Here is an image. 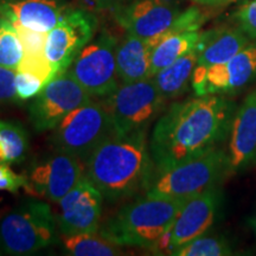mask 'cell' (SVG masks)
Here are the masks:
<instances>
[{
	"instance_id": "cell-29",
	"label": "cell",
	"mask_w": 256,
	"mask_h": 256,
	"mask_svg": "<svg viewBox=\"0 0 256 256\" xmlns=\"http://www.w3.org/2000/svg\"><path fill=\"white\" fill-rule=\"evenodd\" d=\"M238 28L250 40H256V0H247L236 12Z\"/></svg>"
},
{
	"instance_id": "cell-11",
	"label": "cell",
	"mask_w": 256,
	"mask_h": 256,
	"mask_svg": "<svg viewBox=\"0 0 256 256\" xmlns=\"http://www.w3.org/2000/svg\"><path fill=\"white\" fill-rule=\"evenodd\" d=\"M256 80V44L250 43L228 62L194 69L191 86L196 96L235 95Z\"/></svg>"
},
{
	"instance_id": "cell-20",
	"label": "cell",
	"mask_w": 256,
	"mask_h": 256,
	"mask_svg": "<svg viewBox=\"0 0 256 256\" xmlns=\"http://www.w3.org/2000/svg\"><path fill=\"white\" fill-rule=\"evenodd\" d=\"M197 62L198 50L194 48L153 76V81L166 101L177 98L188 90Z\"/></svg>"
},
{
	"instance_id": "cell-33",
	"label": "cell",
	"mask_w": 256,
	"mask_h": 256,
	"mask_svg": "<svg viewBox=\"0 0 256 256\" xmlns=\"http://www.w3.org/2000/svg\"><path fill=\"white\" fill-rule=\"evenodd\" d=\"M248 224H249V226H250V228H252V232H254V235L256 236V212H255L254 216L249 218Z\"/></svg>"
},
{
	"instance_id": "cell-21",
	"label": "cell",
	"mask_w": 256,
	"mask_h": 256,
	"mask_svg": "<svg viewBox=\"0 0 256 256\" xmlns=\"http://www.w3.org/2000/svg\"><path fill=\"white\" fill-rule=\"evenodd\" d=\"M200 37V31L168 34L153 44L151 51V78L160 70L170 66L194 49Z\"/></svg>"
},
{
	"instance_id": "cell-25",
	"label": "cell",
	"mask_w": 256,
	"mask_h": 256,
	"mask_svg": "<svg viewBox=\"0 0 256 256\" xmlns=\"http://www.w3.org/2000/svg\"><path fill=\"white\" fill-rule=\"evenodd\" d=\"M23 57V44L14 25L0 16V66L17 70Z\"/></svg>"
},
{
	"instance_id": "cell-13",
	"label": "cell",
	"mask_w": 256,
	"mask_h": 256,
	"mask_svg": "<svg viewBox=\"0 0 256 256\" xmlns=\"http://www.w3.org/2000/svg\"><path fill=\"white\" fill-rule=\"evenodd\" d=\"M223 206V191L218 185L188 197L166 238L164 252L171 255L176 249L209 232Z\"/></svg>"
},
{
	"instance_id": "cell-9",
	"label": "cell",
	"mask_w": 256,
	"mask_h": 256,
	"mask_svg": "<svg viewBox=\"0 0 256 256\" xmlns=\"http://www.w3.org/2000/svg\"><path fill=\"white\" fill-rule=\"evenodd\" d=\"M90 100L92 95L66 72L48 82L32 100L28 116L37 132L54 130L66 115Z\"/></svg>"
},
{
	"instance_id": "cell-7",
	"label": "cell",
	"mask_w": 256,
	"mask_h": 256,
	"mask_svg": "<svg viewBox=\"0 0 256 256\" xmlns=\"http://www.w3.org/2000/svg\"><path fill=\"white\" fill-rule=\"evenodd\" d=\"M104 101L110 110L115 136H126L148 128L166 104L153 78L120 83Z\"/></svg>"
},
{
	"instance_id": "cell-26",
	"label": "cell",
	"mask_w": 256,
	"mask_h": 256,
	"mask_svg": "<svg viewBox=\"0 0 256 256\" xmlns=\"http://www.w3.org/2000/svg\"><path fill=\"white\" fill-rule=\"evenodd\" d=\"M46 82L37 74L28 70L17 69L14 76V89L18 102L34 100L46 87Z\"/></svg>"
},
{
	"instance_id": "cell-2",
	"label": "cell",
	"mask_w": 256,
	"mask_h": 256,
	"mask_svg": "<svg viewBox=\"0 0 256 256\" xmlns=\"http://www.w3.org/2000/svg\"><path fill=\"white\" fill-rule=\"evenodd\" d=\"M84 174L108 200H122L146 190L154 171L147 128L113 136L84 162Z\"/></svg>"
},
{
	"instance_id": "cell-19",
	"label": "cell",
	"mask_w": 256,
	"mask_h": 256,
	"mask_svg": "<svg viewBox=\"0 0 256 256\" xmlns=\"http://www.w3.org/2000/svg\"><path fill=\"white\" fill-rule=\"evenodd\" d=\"M151 51L148 42L126 32L116 46V68L121 83L151 78Z\"/></svg>"
},
{
	"instance_id": "cell-5",
	"label": "cell",
	"mask_w": 256,
	"mask_h": 256,
	"mask_svg": "<svg viewBox=\"0 0 256 256\" xmlns=\"http://www.w3.org/2000/svg\"><path fill=\"white\" fill-rule=\"evenodd\" d=\"M232 172L229 154L214 148L162 171H153L145 194L156 197L188 198L206 188L220 185Z\"/></svg>"
},
{
	"instance_id": "cell-28",
	"label": "cell",
	"mask_w": 256,
	"mask_h": 256,
	"mask_svg": "<svg viewBox=\"0 0 256 256\" xmlns=\"http://www.w3.org/2000/svg\"><path fill=\"white\" fill-rule=\"evenodd\" d=\"M20 188L28 192L26 174H19L10 168L8 164H0V191L18 194Z\"/></svg>"
},
{
	"instance_id": "cell-14",
	"label": "cell",
	"mask_w": 256,
	"mask_h": 256,
	"mask_svg": "<svg viewBox=\"0 0 256 256\" xmlns=\"http://www.w3.org/2000/svg\"><path fill=\"white\" fill-rule=\"evenodd\" d=\"M116 23L153 46L174 25L180 10L171 0H134L113 8Z\"/></svg>"
},
{
	"instance_id": "cell-3",
	"label": "cell",
	"mask_w": 256,
	"mask_h": 256,
	"mask_svg": "<svg viewBox=\"0 0 256 256\" xmlns=\"http://www.w3.org/2000/svg\"><path fill=\"white\" fill-rule=\"evenodd\" d=\"M186 200L145 194L106 220L100 234L121 247L130 246L160 254L164 252L170 230Z\"/></svg>"
},
{
	"instance_id": "cell-6",
	"label": "cell",
	"mask_w": 256,
	"mask_h": 256,
	"mask_svg": "<svg viewBox=\"0 0 256 256\" xmlns=\"http://www.w3.org/2000/svg\"><path fill=\"white\" fill-rule=\"evenodd\" d=\"M113 136V121L104 101L90 100L57 124L51 136V144L56 151L86 162L102 142Z\"/></svg>"
},
{
	"instance_id": "cell-15",
	"label": "cell",
	"mask_w": 256,
	"mask_h": 256,
	"mask_svg": "<svg viewBox=\"0 0 256 256\" xmlns=\"http://www.w3.org/2000/svg\"><path fill=\"white\" fill-rule=\"evenodd\" d=\"M104 196L86 174L57 206L56 216L60 235L78 232H96L100 230Z\"/></svg>"
},
{
	"instance_id": "cell-17",
	"label": "cell",
	"mask_w": 256,
	"mask_h": 256,
	"mask_svg": "<svg viewBox=\"0 0 256 256\" xmlns=\"http://www.w3.org/2000/svg\"><path fill=\"white\" fill-rule=\"evenodd\" d=\"M66 8L56 0H17L0 4V16L31 30L48 34L60 23Z\"/></svg>"
},
{
	"instance_id": "cell-31",
	"label": "cell",
	"mask_w": 256,
	"mask_h": 256,
	"mask_svg": "<svg viewBox=\"0 0 256 256\" xmlns=\"http://www.w3.org/2000/svg\"><path fill=\"white\" fill-rule=\"evenodd\" d=\"M127 0H92V2L100 8H115L126 4Z\"/></svg>"
},
{
	"instance_id": "cell-23",
	"label": "cell",
	"mask_w": 256,
	"mask_h": 256,
	"mask_svg": "<svg viewBox=\"0 0 256 256\" xmlns=\"http://www.w3.org/2000/svg\"><path fill=\"white\" fill-rule=\"evenodd\" d=\"M28 151V130L18 122L0 120V164L22 162Z\"/></svg>"
},
{
	"instance_id": "cell-1",
	"label": "cell",
	"mask_w": 256,
	"mask_h": 256,
	"mask_svg": "<svg viewBox=\"0 0 256 256\" xmlns=\"http://www.w3.org/2000/svg\"><path fill=\"white\" fill-rule=\"evenodd\" d=\"M235 101L222 95L174 102L159 116L150 139L154 171H162L217 148L229 136Z\"/></svg>"
},
{
	"instance_id": "cell-32",
	"label": "cell",
	"mask_w": 256,
	"mask_h": 256,
	"mask_svg": "<svg viewBox=\"0 0 256 256\" xmlns=\"http://www.w3.org/2000/svg\"><path fill=\"white\" fill-rule=\"evenodd\" d=\"M192 2L206 6H223L224 0H192Z\"/></svg>"
},
{
	"instance_id": "cell-12",
	"label": "cell",
	"mask_w": 256,
	"mask_h": 256,
	"mask_svg": "<svg viewBox=\"0 0 256 256\" xmlns=\"http://www.w3.org/2000/svg\"><path fill=\"white\" fill-rule=\"evenodd\" d=\"M25 174L28 180V194L57 203L84 176V168L78 158L54 150L37 156Z\"/></svg>"
},
{
	"instance_id": "cell-8",
	"label": "cell",
	"mask_w": 256,
	"mask_h": 256,
	"mask_svg": "<svg viewBox=\"0 0 256 256\" xmlns=\"http://www.w3.org/2000/svg\"><path fill=\"white\" fill-rule=\"evenodd\" d=\"M118 42L110 32H102L83 48L66 70L92 96L106 98L121 83L116 68Z\"/></svg>"
},
{
	"instance_id": "cell-10",
	"label": "cell",
	"mask_w": 256,
	"mask_h": 256,
	"mask_svg": "<svg viewBox=\"0 0 256 256\" xmlns=\"http://www.w3.org/2000/svg\"><path fill=\"white\" fill-rule=\"evenodd\" d=\"M98 19L84 8L66 11L50 32H48L46 57L55 76L66 72L83 48L92 40Z\"/></svg>"
},
{
	"instance_id": "cell-34",
	"label": "cell",
	"mask_w": 256,
	"mask_h": 256,
	"mask_svg": "<svg viewBox=\"0 0 256 256\" xmlns=\"http://www.w3.org/2000/svg\"><path fill=\"white\" fill-rule=\"evenodd\" d=\"M238 2V0H224V2H223V6H224V5H229V4H232V2Z\"/></svg>"
},
{
	"instance_id": "cell-24",
	"label": "cell",
	"mask_w": 256,
	"mask_h": 256,
	"mask_svg": "<svg viewBox=\"0 0 256 256\" xmlns=\"http://www.w3.org/2000/svg\"><path fill=\"white\" fill-rule=\"evenodd\" d=\"M234 248L228 240L220 235H208V232L194 238L172 252L174 256H229Z\"/></svg>"
},
{
	"instance_id": "cell-27",
	"label": "cell",
	"mask_w": 256,
	"mask_h": 256,
	"mask_svg": "<svg viewBox=\"0 0 256 256\" xmlns=\"http://www.w3.org/2000/svg\"><path fill=\"white\" fill-rule=\"evenodd\" d=\"M22 44H23L24 56L34 57V58H43L46 57V44L48 34L38 32L31 28H24L22 25L14 24Z\"/></svg>"
},
{
	"instance_id": "cell-16",
	"label": "cell",
	"mask_w": 256,
	"mask_h": 256,
	"mask_svg": "<svg viewBox=\"0 0 256 256\" xmlns=\"http://www.w3.org/2000/svg\"><path fill=\"white\" fill-rule=\"evenodd\" d=\"M228 138L232 172H243L256 164V89L236 108Z\"/></svg>"
},
{
	"instance_id": "cell-22",
	"label": "cell",
	"mask_w": 256,
	"mask_h": 256,
	"mask_svg": "<svg viewBox=\"0 0 256 256\" xmlns=\"http://www.w3.org/2000/svg\"><path fill=\"white\" fill-rule=\"evenodd\" d=\"M64 254L72 256H114L121 254L118 246L100 232H78L60 236Z\"/></svg>"
},
{
	"instance_id": "cell-4",
	"label": "cell",
	"mask_w": 256,
	"mask_h": 256,
	"mask_svg": "<svg viewBox=\"0 0 256 256\" xmlns=\"http://www.w3.org/2000/svg\"><path fill=\"white\" fill-rule=\"evenodd\" d=\"M58 241L56 216L44 202L26 200L0 218L2 255H32Z\"/></svg>"
},
{
	"instance_id": "cell-18",
	"label": "cell",
	"mask_w": 256,
	"mask_h": 256,
	"mask_svg": "<svg viewBox=\"0 0 256 256\" xmlns=\"http://www.w3.org/2000/svg\"><path fill=\"white\" fill-rule=\"evenodd\" d=\"M250 44V38L240 28L222 26L200 32L196 49L197 68H209L228 62Z\"/></svg>"
},
{
	"instance_id": "cell-30",
	"label": "cell",
	"mask_w": 256,
	"mask_h": 256,
	"mask_svg": "<svg viewBox=\"0 0 256 256\" xmlns=\"http://www.w3.org/2000/svg\"><path fill=\"white\" fill-rule=\"evenodd\" d=\"M16 70L0 66V104L18 102L14 89Z\"/></svg>"
}]
</instances>
